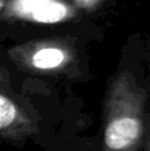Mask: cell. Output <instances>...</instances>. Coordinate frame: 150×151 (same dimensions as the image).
Here are the masks:
<instances>
[{
  "mask_svg": "<svg viewBox=\"0 0 150 151\" xmlns=\"http://www.w3.org/2000/svg\"><path fill=\"white\" fill-rule=\"evenodd\" d=\"M13 57L24 66L44 73H57L72 63V49L61 41L44 40L13 49Z\"/></svg>",
  "mask_w": 150,
  "mask_h": 151,
  "instance_id": "7a4b0ae2",
  "label": "cell"
},
{
  "mask_svg": "<svg viewBox=\"0 0 150 151\" xmlns=\"http://www.w3.org/2000/svg\"><path fill=\"white\" fill-rule=\"evenodd\" d=\"M32 117L11 97L0 93V135L23 138L33 133Z\"/></svg>",
  "mask_w": 150,
  "mask_h": 151,
  "instance_id": "277c9868",
  "label": "cell"
},
{
  "mask_svg": "<svg viewBox=\"0 0 150 151\" xmlns=\"http://www.w3.org/2000/svg\"><path fill=\"white\" fill-rule=\"evenodd\" d=\"M101 0H73V3L77 7L82 8V9H93L97 7V4Z\"/></svg>",
  "mask_w": 150,
  "mask_h": 151,
  "instance_id": "5b68a950",
  "label": "cell"
},
{
  "mask_svg": "<svg viewBox=\"0 0 150 151\" xmlns=\"http://www.w3.org/2000/svg\"><path fill=\"white\" fill-rule=\"evenodd\" d=\"M4 8H5V0H0V16L4 13Z\"/></svg>",
  "mask_w": 150,
  "mask_h": 151,
  "instance_id": "52a82bcc",
  "label": "cell"
},
{
  "mask_svg": "<svg viewBox=\"0 0 150 151\" xmlns=\"http://www.w3.org/2000/svg\"><path fill=\"white\" fill-rule=\"evenodd\" d=\"M4 13L33 23H58L72 17L73 9L61 0H11Z\"/></svg>",
  "mask_w": 150,
  "mask_h": 151,
  "instance_id": "3957f363",
  "label": "cell"
},
{
  "mask_svg": "<svg viewBox=\"0 0 150 151\" xmlns=\"http://www.w3.org/2000/svg\"><path fill=\"white\" fill-rule=\"evenodd\" d=\"M148 90L130 72L112 80L104 101L102 151H141L145 141Z\"/></svg>",
  "mask_w": 150,
  "mask_h": 151,
  "instance_id": "6da1fadb",
  "label": "cell"
},
{
  "mask_svg": "<svg viewBox=\"0 0 150 151\" xmlns=\"http://www.w3.org/2000/svg\"><path fill=\"white\" fill-rule=\"evenodd\" d=\"M141 151H150V110H149V115H148V126H146L145 141H144Z\"/></svg>",
  "mask_w": 150,
  "mask_h": 151,
  "instance_id": "8992f818",
  "label": "cell"
}]
</instances>
